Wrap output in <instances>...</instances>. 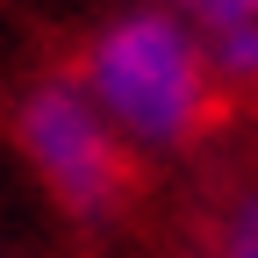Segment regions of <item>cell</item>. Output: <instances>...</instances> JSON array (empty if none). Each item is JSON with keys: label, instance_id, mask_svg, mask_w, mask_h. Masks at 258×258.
I'll use <instances>...</instances> for the list:
<instances>
[{"label": "cell", "instance_id": "obj_3", "mask_svg": "<svg viewBox=\"0 0 258 258\" xmlns=\"http://www.w3.org/2000/svg\"><path fill=\"white\" fill-rule=\"evenodd\" d=\"M208 258H258V186H230L215 201Z\"/></svg>", "mask_w": 258, "mask_h": 258}, {"label": "cell", "instance_id": "obj_1", "mask_svg": "<svg viewBox=\"0 0 258 258\" xmlns=\"http://www.w3.org/2000/svg\"><path fill=\"white\" fill-rule=\"evenodd\" d=\"M72 79L93 93L122 144L137 158H179L208 137L230 108V86L215 79L208 36L165 0H137V8L108 15L79 43Z\"/></svg>", "mask_w": 258, "mask_h": 258}, {"label": "cell", "instance_id": "obj_2", "mask_svg": "<svg viewBox=\"0 0 258 258\" xmlns=\"http://www.w3.org/2000/svg\"><path fill=\"white\" fill-rule=\"evenodd\" d=\"M22 165L43 179V194L64 208L79 230H108L137 201V151L122 144V129L93 108V93L72 72H43L15 93L8 108Z\"/></svg>", "mask_w": 258, "mask_h": 258}, {"label": "cell", "instance_id": "obj_4", "mask_svg": "<svg viewBox=\"0 0 258 258\" xmlns=\"http://www.w3.org/2000/svg\"><path fill=\"white\" fill-rule=\"evenodd\" d=\"M179 8L194 29H237V22H258V0H165Z\"/></svg>", "mask_w": 258, "mask_h": 258}]
</instances>
